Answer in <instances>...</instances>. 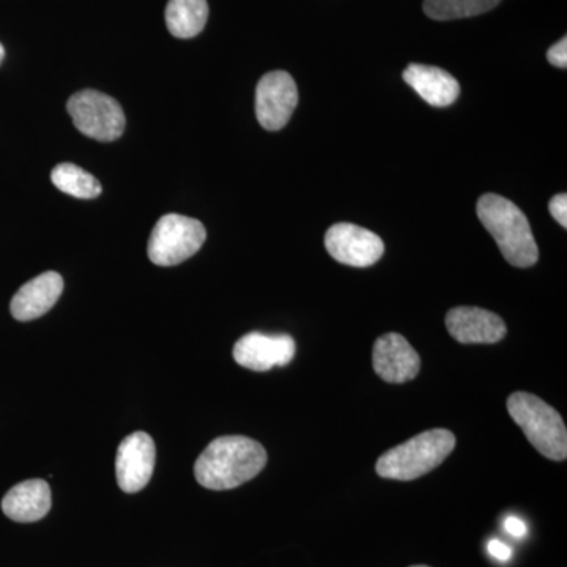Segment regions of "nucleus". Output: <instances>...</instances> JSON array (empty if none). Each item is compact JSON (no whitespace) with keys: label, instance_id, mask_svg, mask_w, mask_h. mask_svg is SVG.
I'll list each match as a JSON object with an SVG mask.
<instances>
[{"label":"nucleus","instance_id":"nucleus-1","mask_svg":"<svg viewBox=\"0 0 567 567\" xmlns=\"http://www.w3.org/2000/svg\"><path fill=\"white\" fill-rule=\"evenodd\" d=\"M267 461V451L256 440L241 435L219 436L197 457L194 476L205 488L229 491L254 480Z\"/></svg>","mask_w":567,"mask_h":567},{"label":"nucleus","instance_id":"nucleus-2","mask_svg":"<svg viewBox=\"0 0 567 567\" xmlns=\"http://www.w3.org/2000/svg\"><path fill=\"white\" fill-rule=\"evenodd\" d=\"M476 212L507 262L517 268H529L537 262L539 249L535 235L516 204L498 194H484L477 200Z\"/></svg>","mask_w":567,"mask_h":567},{"label":"nucleus","instance_id":"nucleus-3","mask_svg":"<svg viewBox=\"0 0 567 567\" xmlns=\"http://www.w3.org/2000/svg\"><path fill=\"white\" fill-rule=\"evenodd\" d=\"M454 447L453 432L431 429L382 454L377 461V475L395 481L417 480L442 465Z\"/></svg>","mask_w":567,"mask_h":567},{"label":"nucleus","instance_id":"nucleus-4","mask_svg":"<svg viewBox=\"0 0 567 567\" xmlns=\"http://www.w3.org/2000/svg\"><path fill=\"white\" fill-rule=\"evenodd\" d=\"M507 412L528 442L550 461H566L567 431L561 415L535 394L517 391L507 399Z\"/></svg>","mask_w":567,"mask_h":567},{"label":"nucleus","instance_id":"nucleus-5","mask_svg":"<svg viewBox=\"0 0 567 567\" xmlns=\"http://www.w3.org/2000/svg\"><path fill=\"white\" fill-rule=\"evenodd\" d=\"M207 230L199 219L169 213L155 224L148 240V259L158 267H174L203 248Z\"/></svg>","mask_w":567,"mask_h":567},{"label":"nucleus","instance_id":"nucleus-6","mask_svg":"<svg viewBox=\"0 0 567 567\" xmlns=\"http://www.w3.org/2000/svg\"><path fill=\"white\" fill-rule=\"evenodd\" d=\"M66 111L78 132L100 142L117 141L125 132L126 118L121 103L106 93L81 91L70 96Z\"/></svg>","mask_w":567,"mask_h":567},{"label":"nucleus","instance_id":"nucleus-7","mask_svg":"<svg viewBox=\"0 0 567 567\" xmlns=\"http://www.w3.org/2000/svg\"><path fill=\"white\" fill-rule=\"evenodd\" d=\"M297 106V84L287 71L264 74L256 89V115L265 130L278 132L284 128Z\"/></svg>","mask_w":567,"mask_h":567},{"label":"nucleus","instance_id":"nucleus-8","mask_svg":"<svg viewBox=\"0 0 567 567\" xmlns=\"http://www.w3.org/2000/svg\"><path fill=\"white\" fill-rule=\"evenodd\" d=\"M324 248L339 264L358 268L371 267L385 252L379 235L350 223L331 226L324 235Z\"/></svg>","mask_w":567,"mask_h":567},{"label":"nucleus","instance_id":"nucleus-9","mask_svg":"<svg viewBox=\"0 0 567 567\" xmlns=\"http://www.w3.org/2000/svg\"><path fill=\"white\" fill-rule=\"evenodd\" d=\"M155 442L147 432H134L123 439L115 456V476L125 494H137L147 486L155 470Z\"/></svg>","mask_w":567,"mask_h":567},{"label":"nucleus","instance_id":"nucleus-10","mask_svg":"<svg viewBox=\"0 0 567 567\" xmlns=\"http://www.w3.org/2000/svg\"><path fill=\"white\" fill-rule=\"evenodd\" d=\"M297 352L292 336L249 333L238 339L234 347V360L241 368L265 372L275 365H287Z\"/></svg>","mask_w":567,"mask_h":567},{"label":"nucleus","instance_id":"nucleus-11","mask_svg":"<svg viewBox=\"0 0 567 567\" xmlns=\"http://www.w3.org/2000/svg\"><path fill=\"white\" fill-rule=\"evenodd\" d=\"M372 364L383 382L401 385L420 374L421 358L404 336L388 333L377 339Z\"/></svg>","mask_w":567,"mask_h":567},{"label":"nucleus","instance_id":"nucleus-12","mask_svg":"<svg viewBox=\"0 0 567 567\" xmlns=\"http://www.w3.org/2000/svg\"><path fill=\"white\" fill-rule=\"evenodd\" d=\"M447 333L461 344H496L507 333L505 320L475 306H458L446 315Z\"/></svg>","mask_w":567,"mask_h":567},{"label":"nucleus","instance_id":"nucleus-13","mask_svg":"<svg viewBox=\"0 0 567 567\" xmlns=\"http://www.w3.org/2000/svg\"><path fill=\"white\" fill-rule=\"evenodd\" d=\"M63 292L62 276L47 271L25 282L10 303L11 316L20 322H31L54 308Z\"/></svg>","mask_w":567,"mask_h":567},{"label":"nucleus","instance_id":"nucleus-14","mask_svg":"<svg viewBox=\"0 0 567 567\" xmlns=\"http://www.w3.org/2000/svg\"><path fill=\"white\" fill-rule=\"evenodd\" d=\"M51 505V487L44 480L22 481L2 499L3 514L20 524H32L47 517Z\"/></svg>","mask_w":567,"mask_h":567},{"label":"nucleus","instance_id":"nucleus-15","mask_svg":"<svg viewBox=\"0 0 567 567\" xmlns=\"http://www.w3.org/2000/svg\"><path fill=\"white\" fill-rule=\"evenodd\" d=\"M404 81L431 106H451L461 95L456 78L439 66L410 63L404 71Z\"/></svg>","mask_w":567,"mask_h":567},{"label":"nucleus","instance_id":"nucleus-16","mask_svg":"<svg viewBox=\"0 0 567 567\" xmlns=\"http://www.w3.org/2000/svg\"><path fill=\"white\" fill-rule=\"evenodd\" d=\"M166 25L175 39H193L204 31L208 20L207 0H169Z\"/></svg>","mask_w":567,"mask_h":567},{"label":"nucleus","instance_id":"nucleus-17","mask_svg":"<svg viewBox=\"0 0 567 567\" xmlns=\"http://www.w3.org/2000/svg\"><path fill=\"white\" fill-rule=\"evenodd\" d=\"M51 182L55 188L76 199H95L102 194V183L73 163H61L52 169Z\"/></svg>","mask_w":567,"mask_h":567},{"label":"nucleus","instance_id":"nucleus-18","mask_svg":"<svg viewBox=\"0 0 567 567\" xmlns=\"http://www.w3.org/2000/svg\"><path fill=\"white\" fill-rule=\"evenodd\" d=\"M502 0H424V13L435 21L462 20L494 10Z\"/></svg>","mask_w":567,"mask_h":567},{"label":"nucleus","instance_id":"nucleus-19","mask_svg":"<svg viewBox=\"0 0 567 567\" xmlns=\"http://www.w3.org/2000/svg\"><path fill=\"white\" fill-rule=\"evenodd\" d=\"M548 210H550L551 216H554L555 221L566 229L567 227V196L566 193L557 194V196L551 197L550 203H548Z\"/></svg>","mask_w":567,"mask_h":567},{"label":"nucleus","instance_id":"nucleus-20","mask_svg":"<svg viewBox=\"0 0 567 567\" xmlns=\"http://www.w3.org/2000/svg\"><path fill=\"white\" fill-rule=\"evenodd\" d=\"M547 61L558 69L565 70L567 66V39L563 37L558 43H555L550 50L547 51Z\"/></svg>","mask_w":567,"mask_h":567},{"label":"nucleus","instance_id":"nucleus-21","mask_svg":"<svg viewBox=\"0 0 567 567\" xmlns=\"http://www.w3.org/2000/svg\"><path fill=\"white\" fill-rule=\"evenodd\" d=\"M487 550L488 554L495 559H498V561H507V559L513 557V548L507 547L502 540H491V543L487 544Z\"/></svg>","mask_w":567,"mask_h":567},{"label":"nucleus","instance_id":"nucleus-22","mask_svg":"<svg viewBox=\"0 0 567 567\" xmlns=\"http://www.w3.org/2000/svg\"><path fill=\"white\" fill-rule=\"evenodd\" d=\"M505 529L511 536L517 537V539L527 535V524L518 517H507L505 520Z\"/></svg>","mask_w":567,"mask_h":567},{"label":"nucleus","instance_id":"nucleus-23","mask_svg":"<svg viewBox=\"0 0 567 567\" xmlns=\"http://www.w3.org/2000/svg\"><path fill=\"white\" fill-rule=\"evenodd\" d=\"M3 59H6V50H3L2 43H0V65H2Z\"/></svg>","mask_w":567,"mask_h":567},{"label":"nucleus","instance_id":"nucleus-24","mask_svg":"<svg viewBox=\"0 0 567 567\" xmlns=\"http://www.w3.org/2000/svg\"><path fill=\"white\" fill-rule=\"evenodd\" d=\"M412 567H429V566H412Z\"/></svg>","mask_w":567,"mask_h":567}]
</instances>
